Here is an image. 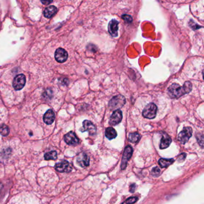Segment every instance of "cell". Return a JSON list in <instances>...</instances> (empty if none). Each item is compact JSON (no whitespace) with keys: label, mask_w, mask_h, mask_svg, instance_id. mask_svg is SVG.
<instances>
[{"label":"cell","mask_w":204,"mask_h":204,"mask_svg":"<svg viewBox=\"0 0 204 204\" xmlns=\"http://www.w3.org/2000/svg\"><path fill=\"white\" fill-rule=\"evenodd\" d=\"M192 84L190 82H186L183 86H181L177 83H173L168 89V93L171 98H178L191 92Z\"/></svg>","instance_id":"cell-1"},{"label":"cell","mask_w":204,"mask_h":204,"mask_svg":"<svg viewBox=\"0 0 204 204\" xmlns=\"http://www.w3.org/2000/svg\"><path fill=\"white\" fill-rule=\"evenodd\" d=\"M158 107L154 103H150L147 104L144 108L142 115L143 117L147 118L153 119L156 116Z\"/></svg>","instance_id":"cell-2"},{"label":"cell","mask_w":204,"mask_h":204,"mask_svg":"<svg viewBox=\"0 0 204 204\" xmlns=\"http://www.w3.org/2000/svg\"><path fill=\"white\" fill-rule=\"evenodd\" d=\"M126 102L125 98L123 96L118 95L113 97L108 103V107L111 110H119Z\"/></svg>","instance_id":"cell-3"},{"label":"cell","mask_w":204,"mask_h":204,"mask_svg":"<svg viewBox=\"0 0 204 204\" xmlns=\"http://www.w3.org/2000/svg\"><path fill=\"white\" fill-rule=\"evenodd\" d=\"M192 129L190 127H185L180 132L178 136V141L182 144H186L192 135Z\"/></svg>","instance_id":"cell-4"},{"label":"cell","mask_w":204,"mask_h":204,"mask_svg":"<svg viewBox=\"0 0 204 204\" xmlns=\"http://www.w3.org/2000/svg\"><path fill=\"white\" fill-rule=\"evenodd\" d=\"M132 153H133V149L131 146H127L125 147L124 152H123V157H122V164H121V169L122 170H124L126 168L128 162L131 159Z\"/></svg>","instance_id":"cell-5"},{"label":"cell","mask_w":204,"mask_h":204,"mask_svg":"<svg viewBox=\"0 0 204 204\" xmlns=\"http://www.w3.org/2000/svg\"><path fill=\"white\" fill-rule=\"evenodd\" d=\"M26 83V77L24 74H19L15 77L13 82V86L16 90H21Z\"/></svg>","instance_id":"cell-6"},{"label":"cell","mask_w":204,"mask_h":204,"mask_svg":"<svg viewBox=\"0 0 204 204\" xmlns=\"http://www.w3.org/2000/svg\"><path fill=\"white\" fill-rule=\"evenodd\" d=\"M55 169L60 173H70L72 170V166L67 160H63L55 165Z\"/></svg>","instance_id":"cell-7"},{"label":"cell","mask_w":204,"mask_h":204,"mask_svg":"<svg viewBox=\"0 0 204 204\" xmlns=\"http://www.w3.org/2000/svg\"><path fill=\"white\" fill-rule=\"evenodd\" d=\"M122 112L120 110H115L110 118L109 123L111 126H115L120 123L122 120Z\"/></svg>","instance_id":"cell-8"},{"label":"cell","mask_w":204,"mask_h":204,"mask_svg":"<svg viewBox=\"0 0 204 204\" xmlns=\"http://www.w3.org/2000/svg\"><path fill=\"white\" fill-rule=\"evenodd\" d=\"M80 131L82 132L88 131L90 135H94L97 132V128L90 121L86 120L83 121V128Z\"/></svg>","instance_id":"cell-9"},{"label":"cell","mask_w":204,"mask_h":204,"mask_svg":"<svg viewBox=\"0 0 204 204\" xmlns=\"http://www.w3.org/2000/svg\"><path fill=\"white\" fill-rule=\"evenodd\" d=\"M64 140L70 146H75L79 143V139L73 132H70L64 136Z\"/></svg>","instance_id":"cell-10"},{"label":"cell","mask_w":204,"mask_h":204,"mask_svg":"<svg viewBox=\"0 0 204 204\" xmlns=\"http://www.w3.org/2000/svg\"><path fill=\"white\" fill-rule=\"evenodd\" d=\"M68 53L65 50L62 48L58 49L55 53V57L56 61L60 63H63L65 62L68 59Z\"/></svg>","instance_id":"cell-11"},{"label":"cell","mask_w":204,"mask_h":204,"mask_svg":"<svg viewBox=\"0 0 204 204\" xmlns=\"http://www.w3.org/2000/svg\"><path fill=\"white\" fill-rule=\"evenodd\" d=\"M118 22L115 20L113 19L111 20L108 26V31L110 34L113 37H116L118 35Z\"/></svg>","instance_id":"cell-12"},{"label":"cell","mask_w":204,"mask_h":204,"mask_svg":"<svg viewBox=\"0 0 204 204\" xmlns=\"http://www.w3.org/2000/svg\"><path fill=\"white\" fill-rule=\"evenodd\" d=\"M77 162L80 166L84 168L89 165L90 159L89 156L86 153H82L78 156L77 158Z\"/></svg>","instance_id":"cell-13"},{"label":"cell","mask_w":204,"mask_h":204,"mask_svg":"<svg viewBox=\"0 0 204 204\" xmlns=\"http://www.w3.org/2000/svg\"><path fill=\"white\" fill-rule=\"evenodd\" d=\"M55 118V113L52 110H49L44 114L43 120L47 125H51L53 123Z\"/></svg>","instance_id":"cell-14"},{"label":"cell","mask_w":204,"mask_h":204,"mask_svg":"<svg viewBox=\"0 0 204 204\" xmlns=\"http://www.w3.org/2000/svg\"><path fill=\"white\" fill-rule=\"evenodd\" d=\"M57 12H58V9L55 6L50 5L45 9L43 12V15L45 17L49 19L56 15Z\"/></svg>","instance_id":"cell-15"},{"label":"cell","mask_w":204,"mask_h":204,"mask_svg":"<svg viewBox=\"0 0 204 204\" xmlns=\"http://www.w3.org/2000/svg\"><path fill=\"white\" fill-rule=\"evenodd\" d=\"M171 137L166 133L163 134L161 140H160V148L165 149L168 148L171 143Z\"/></svg>","instance_id":"cell-16"},{"label":"cell","mask_w":204,"mask_h":204,"mask_svg":"<svg viewBox=\"0 0 204 204\" xmlns=\"http://www.w3.org/2000/svg\"><path fill=\"white\" fill-rule=\"evenodd\" d=\"M105 134L106 137L109 140H113L116 138L117 135L116 130L113 128H111V127L107 128L105 129Z\"/></svg>","instance_id":"cell-17"},{"label":"cell","mask_w":204,"mask_h":204,"mask_svg":"<svg viewBox=\"0 0 204 204\" xmlns=\"http://www.w3.org/2000/svg\"><path fill=\"white\" fill-rule=\"evenodd\" d=\"M174 162V159H164L160 158L159 160V165L161 168H167L171 164Z\"/></svg>","instance_id":"cell-18"},{"label":"cell","mask_w":204,"mask_h":204,"mask_svg":"<svg viewBox=\"0 0 204 204\" xmlns=\"http://www.w3.org/2000/svg\"><path fill=\"white\" fill-rule=\"evenodd\" d=\"M140 139H141V135L138 132L130 133L129 135V140L133 143H138L140 140Z\"/></svg>","instance_id":"cell-19"},{"label":"cell","mask_w":204,"mask_h":204,"mask_svg":"<svg viewBox=\"0 0 204 204\" xmlns=\"http://www.w3.org/2000/svg\"><path fill=\"white\" fill-rule=\"evenodd\" d=\"M57 157L58 154L55 151H51L44 155V159L46 160H55L57 159Z\"/></svg>","instance_id":"cell-20"},{"label":"cell","mask_w":204,"mask_h":204,"mask_svg":"<svg viewBox=\"0 0 204 204\" xmlns=\"http://www.w3.org/2000/svg\"><path fill=\"white\" fill-rule=\"evenodd\" d=\"M9 133V128L5 125H2L0 126V134L2 136H7Z\"/></svg>","instance_id":"cell-21"},{"label":"cell","mask_w":204,"mask_h":204,"mask_svg":"<svg viewBox=\"0 0 204 204\" xmlns=\"http://www.w3.org/2000/svg\"><path fill=\"white\" fill-rule=\"evenodd\" d=\"M151 174L153 177H158L160 174V169L158 167H155L152 169Z\"/></svg>","instance_id":"cell-22"},{"label":"cell","mask_w":204,"mask_h":204,"mask_svg":"<svg viewBox=\"0 0 204 204\" xmlns=\"http://www.w3.org/2000/svg\"><path fill=\"white\" fill-rule=\"evenodd\" d=\"M137 200H138V198L137 197H131L128 198L127 200H126L122 204H133L135 202H137Z\"/></svg>","instance_id":"cell-23"},{"label":"cell","mask_w":204,"mask_h":204,"mask_svg":"<svg viewBox=\"0 0 204 204\" xmlns=\"http://www.w3.org/2000/svg\"><path fill=\"white\" fill-rule=\"evenodd\" d=\"M122 19H123L125 21H126V22H128V23H131L132 22V20H133L132 17L131 16H129V15H122Z\"/></svg>","instance_id":"cell-24"},{"label":"cell","mask_w":204,"mask_h":204,"mask_svg":"<svg viewBox=\"0 0 204 204\" xmlns=\"http://www.w3.org/2000/svg\"><path fill=\"white\" fill-rule=\"evenodd\" d=\"M186 157V155L185 153H182V154H181V155H180L178 156V161L180 162V160H181V162H182V161H183V160L185 159Z\"/></svg>","instance_id":"cell-25"},{"label":"cell","mask_w":204,"mask_h":204,"mask_svg":"<svg viewBox=\"0 0 204 204\" xmlns=\"http://www.w3.org/2000/svg\"><path fill=\"white\" fill-rule=\"evenodd\" d=\"M135 188H136V185L135 184H132L129 187V191L131 193H133L135 190Z\"/></svg>","instance_id":"cell-26"},{"label":"cell","mask_w":204,"mask_h":204,"mask_svg":"<svg viewBox=\"0 0 204 204\" xmlns=\"http://www.w3.org/2000/svg\"><path fill=\"white\" fill-rule=\"evenodd\" d=\"M43 4H44V5H49V4L52 3V1H41Z\"/></svg>","instance_id":"cell-27"},{"label":"cell","mask_w":204,"mask_h":204,"mask_svg":"<svg viewBox=\"0 0 204 204\" xmlns=\"http://www.w3.org/2000/svg\"><path fill=\"white\" fill-rule=\"evenodd\" d=\"M2 184H1V183H0V191H1V189H2Z\"/></svg>","instance_id":"cell-28"}]
</instances>
